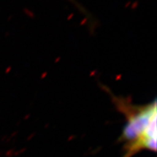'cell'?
<instances>
[{"mask_svg":"<svg viewBox=\"0 0 157 157\" xmlns=\"http://www.w3.org/2000/svg\"><path fill=\"white\" fill-rule=\"evenodd\" d=\"M112 96L113 104L123 113L126 124L119 141L125 143L123 157H132L142 150L156 151V100L146 105H134L124 98Z\"/></svg>","mask_w":157,"mask_h":157,"instance_id":"6da1fadb","label":"cell"},{"mask_svg":"<svg viewBox=\"0 0 157 157\" xmlns=\"http://www.w3.org/2000/svg\"><path fill=\"white\" fill-rule=\"evenodd\" d=\"M68 1H70V2H71V3H73V4H74V5H75V6H76V7H77V8H78V10H80V11H82V13H84V14H87V13H86V11H85V10H84V8H83V7H82V6H81V5H79V4H78V3L77 2H76V0H68Z\"/></svg>","mask_w":157,"mask_h":157,"instance_id":"7a4b0ae2","label":"cell"}]
</instances>
